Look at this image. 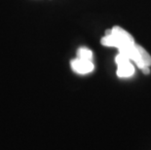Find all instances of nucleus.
<instances>
[{"label":"nucleus","instance_id":"20e7f679","mask_svg":"<svg viewBox=\"0 0 151 150\" xmlns=\"http://www.w3.org/2000/svg\"><path fill=\"white\" fill-rule=\"evenodd\" d=\"M70 65H71V68L73 71L81 75L88 74V73L92 72L95 68V65L92 60H83L79 58L72 60L71 62H70Z\"/></svg>","mask_w":151,"mask_h":150},{"label":"nucleus","instance_id":"f257e3e1","mask_svg":"<svg viewBox=\"0 0 151 150\" xmlns=\"http://www.w3.org/2000/svg\"><path fill=\"white\" fill-rule=\"evenodd\" d=\"M101 43L106 47L117 48L118 51L126 46L134 43L133 36L120 27H113L111 29L106 30V33L101 38Z\"/></svg>","mask_w":151,"mask_h":150},{"label":"nucleus","instance_id":"7ed1b4c3","mask_svg":"<svg viewBox=\"0 0 151 150\" xmlns=\"http://www.w3.org/2000/svg\"><path fill=\"white\" fill-rule=\"evenodd\" d=\"M115 62L117 65V76L120 78H129L134 74V67L131 60L126 56L118 53L115 57Z\"/></svg>","mask_w":151,"mask_h":150},{"label":"nucleus","instance_id":"39448f33","mask_svg":"<svg viewBox=\"0 0 151 150\" xmlns=\"http://www.w3.org/2000/svg\"><path fill=\"white\" fill-rule=\"evenodd\" d=\"M77 58L79 59H83V60H92L93 59V53L92 51L88 49L86 47H81L77 50Z\"/></svg>","mask_w":151,"mask_h":150},{"label":"nucleus","instance_id":"f03ea898","mask_svg":"<svg viewBox=\"0 0 151 150\" xmlns=\"http://www.w3.org/2000/svg\"><path fill=\"white\" fill-rule=\"evenodd\" d=\"M119 53L126 56L128 59L136 63V65L139 69L151 66V57L147 51L139 46V44L134 43L131 45L119 50Z\"/></svg>","mask_w":151,"mask_h":150}]
</instances>
